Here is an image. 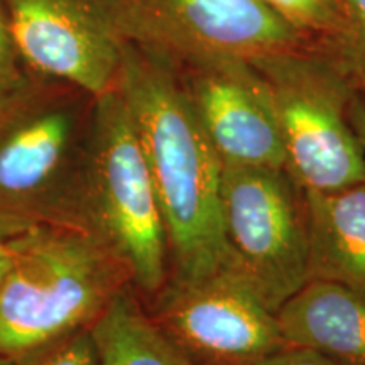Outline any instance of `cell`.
<instances>
[{"label": "cell", "mask_w": 365, "mask_h": 365, "mask_svg": "<svg viewBox=\"0 0 365 365\" xmlns=\"http://www.w3.org/2000/svg\"><path fill=\"white\" fill-rule=\"evenodd\" d=\"M118 90L143 145L161 207L170 281L230 266L222 225L223 164L166 58L122 36Z\"/></svg>", "instance_id": "1"}, {"label": "cell", "mask_w": 365, "mask_h": 365, "mask_svg": "<svg viewBox=\"0 0 365 365\" xmlns=\"http://www.w3.org/2000/svg\"><path fill=\"white\" fill-rule=\"evenodd\" d=\"M127 286L125 262L97 235L71 227L26 228L0 284V355L16 360L90 328Z\"/></svg>", "instance_id": "2"}, {"label": "cell", "mask_w": 365, "mask_h": 365, "mask_svg": "<svg viewBox=\"0 0 365 365\" xmlns=\"http://www.w3.org/2000/svg\"><path fill=\"white\" fill-rule=\"evenodd\" d=\"M95 97L33 80L0 105V215L88 232L85 166Z\"/></svg>", "instance_id": "3"}, {"label": "cell", "mask_w": 365, "mask_h": 365, "mask_svg": "<svg viewBox=\"0 0 365 365\" xmlns=\"http://www.w3.org/2000/svg\"><path fill=\"white\" fill-rule=\"evenodd\" d=\"M85 213L88 232L125 262L144 303L156 298L170 281V245L143 145L118 86L93 103Z\"/></svg>", "instance_id": "4"}, {"label": "cell", "mask_w": 365, "mask_h": 365, "mask_svg": "<svg viewBox=\"0 0 365 365\" xmlns=\"http://www.w3.org/2000/svg\"><path fill=\"white\" fill-rule=\"evenodd\" d=\"M271 95L284 170L303 190L331 191L365 182V150L350 124L355 91L322 54L254 61Z\"/></svg>", "instance_id": "5"}, {"label": "cell", "mask_w": 365, "mask_h": 365, "mask_svg": "<svg viewBox=\"0 0 365 365\" xmlns=\"http://www.w3.org/2000/svg\"><path fill=\"white\" fill-rule=\"evenodd\" d=\"M220 202L230 267L279 312L308 282L304 190L284 168L232 166L223 168Z\"/></svg>", "instance_id": "6"}, {"label": "cell", "mask_w": 365, "mask_h": 365, "mask_svg": "<svg viewBox=\"0 0 365 365\" xmlns=\"http://www.w3.org/2000/svg\"><path fill=\"white\" fill-rule=\"evenodd\" d=\"M122 36L171 63L319 53L267 0H112Z\"/></svg>", "instance_id": "7"}, {"label": "cell", "mask_w": 365, "mask_h": 365, "mask_svg": "<svg viewBox=\"0 0 365 365\" xmlns=\"http://www.w3.org/2000/svg\"><path fill=\"white\" fill-rule=\"evenodd\" d=\"M145 307L195 365H259L291 346L277 312L230 266L198 281L168 282Z\"/></svg>", "instance_id": "8"}, {"label": "cell", "mask_w": 365, "mask_h": 365, "mask_svg": "<svg viewBox=\"0 0 365 365\" xmlns=\"http://www.w3.org/2000/svg\"><path fill=\"white\" fill-rule=\"evenodd\" d=\"M24 65L100 97L118 85L122 31L112 0H4Z\"/></svg>", "instance_id": "9"}, {"label": "cell", "mask_w": 365, "mask_h": 365, "mask_svg": "<svg viewBox=\"0 0 365 365\" xmlns=\"http://www.w3.org/2000/svg\"><path fill=\"white\" fill-rule=\"evenodd\" d=\"M171 65L223 168H284L271 95L252 63L193 59Z\"/></svg>", "instance_id": "10"}, {"label": "cell", "mask_w": 365, "mask_h": 365, "mask_svg": "<svg viewBox=\"0 0 365 365\" xmlns=\"http://www.w3.org/2000/svg\"><path fill=\"white\" fill-rule=\"evenodd\" d=\"M287 344L344 365H365V291L308 281L277 312Z\"/></svg>", "instance_id": "11"}, {"label": "cell", "mask_w": 365, "mask_h": 365, "mask_svg": "<svg viewBox=\"0 0 365 365\" xmlns=\"http://www.w3.org/2000/svg\"><path fill=\"white\" fill-rule=\"evenodd\" d=\"M308 281L365 291V182L331 191L304 190Z\"/></svg>", "instance_id": "12"}, {"label": "cell", "mask_w": 365, "mask_h": 365, "mask_svg": "<svg viewBox=\"0 0 365 365\" xmlns=\"http://www.w3.org/2000/svg\"><path fill=\"white\" fill-rule=\"evenodd\" d=\"M90 330L100 365H195L154 323L134 286L122 289Z\"/></svg>", "instance_id": "13"}, {"label": "cell", "mask_w": 365, "mask_h": 365, "mask_svg": "<svg viewBox=\"0 0 365 365\" xmlns=\"http://www.w3.org/2000/svg\"><path fill=\"white\" fill-rule=\"evenodd\" d=\"M345 31L327 54L344 73L355 95L365 98V0H340Z\"/></svg>", "instance_id": "14"}, {"label": "cell", "mask_w": 365, "mask_h": 365, "mask_svg": "<svg viewBox=\"0 0 365 365\" xmlns=\"http://www.w3.org/2000/svg\"><path fill=\"white\" fill-rule=\"evenodd\" d=\"M16 365H100L97 345L90 328L73 331L70 335L51 344L31 350L19 359Z\"/></svg>", "instance_id": "15"}, {"label": "cell", "mask_w": 365, "mask_h": 365, "mask_svg": "<svg viewBox=\"0 0 365 365\" xmlns=\"http://www.w3.org/2000/svg\"><path fill=\"white\" fill-rule=\"evenodd\" d=\"M21 61L11 36H0V105L16 97L33 81L22 70Z\"/></svg>", "instance_id": "16"}, {"label": "cell", "mask_w": 365, "mask_h": 365, "mask_svg": "<svg viewBox=\"0 0 365 365\" xmlns=\"http://www.w3.org/2000/svg\"><path fill=\"white\" fill-rule=\"evenodd\" d=\"M259 365H344L336 360L325 355L314 352V350L304 349V346H287L281 352L274 354Z\"/></svg>", "instance_id": "17"}, {"label": "cell", "mask_w": 365, "mask_h": 365, "mask_svg": "<svg viewBox=\"0 0 365 365\" xmlns=\"http://www.w3.org/2000/svg\"><path fill=\"white\" fill-rule=\"evenodd\" d=\"M350 124L365 150V98L360 95H354L352 105H350Z\"/></svg>", "instance_id": "18"}, {"label": "cell", "mask_w": 365, "mask_h": 365, "mask_svg": "<svg viewBox=\"0 0 365 365\" xmlns=\"http://www.w3.org/2000/svg\"><path fill=\"white\" fill-rule=\"evenodd\" d=\"M29 227L33 225H27V223L16 220V218L0 215V244L9 239H12V237L19 235L21 232H24L26 228Z\"/></svg>", "instance_id": "19"}, {"label": "cell", "mask_w": 365, "mask_h": 365, "mask_svg": "<svg viewBox=\"0 0 365 365\" xmlns=\"http://www.w3.org/2000/svg\"><path fill=\"white\" fill-rule=\"evenodd\" d=\"M16 239L17 235L0 244V284L6 277L9 267L12 266L14 257H16Z\"/></svg>", "instance_id": "20"}, {"label": "cell", "mask_w": 365, "mask_h": 365, "mask_svg": "<svg viewBox=\"0 0 365 365\" xmlns=\"http://www.w3.org/2000/svg\"><path fill=\"white\" fill-rule=\"evenodd\" d=\"M0 36H11V34H9V29H7L6 17L2 16V12H0Z\"/></svg>", "instance_id": "21"}, {"label": "cell", "mask_w": 365, "mask_h": 365, "mask_svg": "<svg viewBox=\"0 0 365 365\" xmlns=\"http://www.w3.org/2000/svg\"><path fill=\"white\" fill-rule=\"evenodd\" d=\"M0 365H16V364H14L12 359L2 357V355H0Z\"/></svg>", "instance_id": "22"}]
</instances>
